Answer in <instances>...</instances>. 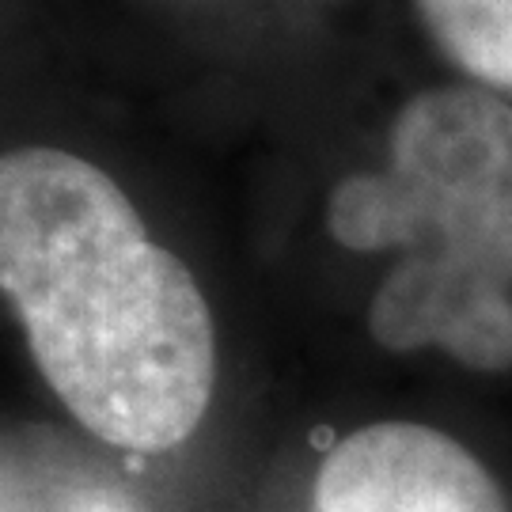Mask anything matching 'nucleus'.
<instances>
[{"label":"nucleus","mask_w":512,"mask_h":512,"mask_svg":"<svg viewBox=\"0 0 512 512\" xmlns=\"http://www.w3.org/2000/svg\"><path fill=\"white\" fill-rule=\"evenodd\" d=\"M0 285L42 380L92 437L152 456L202 425L213 311L103 167L50 145L4 156Z\"/></svg>","instance_id":"nucleus-1"},{"label":"nucleus","mask_w":512,"mask_h":512,"mask_svg":"<svg viewBox=\"0 0 512 512\" xmlns=\"http://www.w3.org/2000/svg\"><path fill=\"white\" fill-rule=\"evenodd\" d=\"M327 232L357 255L459 258L512 289V103L490 88L410 95L384 171L330 190Z\"/></svg>","instance_id":"nucleus-2"},{"label":"nucleus","mask_w":512,"mask_h":512,"mask_svg":"<svg viewBox=\"0 0 512 512\" xmlns=\"http://www.w3.org/2000/svg\"><path fill=\"white\" fill-rule=\"evenodd\" d=\"M311 512H509L482 459L421 421H372L327 452Z\"/></svg>","instance_id":"nucleus-3"},{"label":"nucleus","mask_w":512,"mask_h":512,"mask_svg":"<svg viewBox=\"0 0 512 512\" xmlns=\"http://www.w3.org/2000/svg\"><path fill=\"white\" fill-rule=\"evenodd\" d=\"M368 330L391 353L444 349L475 372L512 368L509 285L456 258H399L372 293Z\"/></svg>","instance_id":"nucleus-4"},{"label":"nucleus","mask_w":512,"mask_h":512,"mask_svg":"<svg viewBox=\"0 0 512 512\" xmlns=\"http://www.w3.org/2000/svg\"><path fill=\"white\" fill-rule=\"evenodd\" d=\"M414 12L452 65L512 95V0H414Z\"/></svg>","instance_id":"nucleus-5"},{"label":"nucleus","mask_w":512,"mask_h":512,"mask_svg":"<svg viewBox=\"0 0 512 512\" xmlns=\"http://www.w3.org/2000/svg\"><path fill=\"white\" fill-rule=\"evenodd\" d=\"M84 512H137V509L126 505V501H95V505H88Z\"/></svg>","instance_id":"nucleus-6"}]
</instances>
